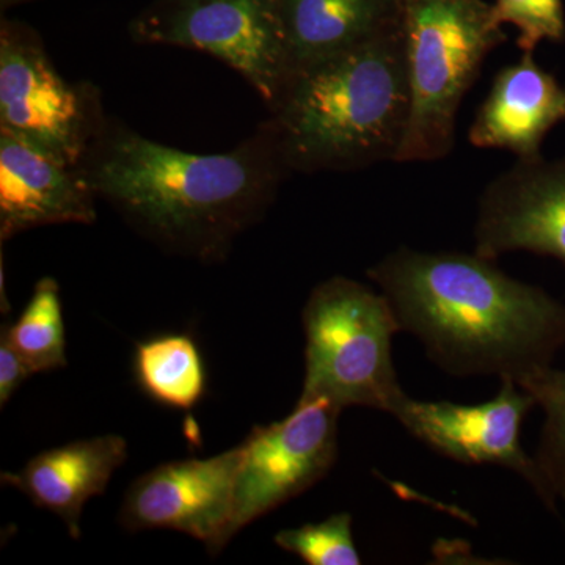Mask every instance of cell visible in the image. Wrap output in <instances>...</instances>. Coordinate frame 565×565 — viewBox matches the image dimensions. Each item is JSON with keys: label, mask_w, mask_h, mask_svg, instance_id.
I'll use <instances>...</instances> for the list:
<instances>
[{"label": "cell", "mask_w": 565, "mask_h": 565, "mask_svg": "<svg viewBox=\"0 0 565 565\" xmlns=\"http://www.w3.org/2000/svg\"><path fill=\"white\" fill-rule=\"evenodd\" d=\"M341 412L329 401L299 399L286 418L252 430L234 489L232 537L330 473Z\"/></svg>", "instance_id": "8"}, {"label": "cell", "mask_w": 565, "mask_h": 565, "mask_svg": "<svg viewBox=\"0 0 565 565\" xmlns=\"http://www.w3.org/2000/svg\"><path fill=\"white\" fill-rule=\"evenodd\" d=\"M492 7L501 25L512 24L519 31L522 52H534L542 41L565 40L563 0H494Z\"/></svg>", "instance_id": "20"}, {"label": "cell", "mask_w": 565, "mask_h": 565, "mask_svg": "<svg viewBox=\"0 0 565 565\" xmlns=\"http://www.w3.org/2000/svg\"><path fill=\"white\" fill-rule=\"evenodd\" d=\"M565 120V87L533 52L504 66L468 131L476 148H500L520 161L539 158L546 134Z\"/></svg>", "instance_id": "13"}, {"label": "cell", "mask_w": 565, "mask_h": 565, "mask_svg": "<svg viewBox=\"0 0 565 565\" xmlns=\"http://www.w3.org/2000/svg\"><path fill=\"white\" fill-rule=\"evenodd\" d=\"M243 445L210 459L173 460L129 486L118 522L129 533L172 530L196 539L212 555L232 541L234 489Z\"/></svg>", "instance_id": "9"}, {"label": "cell", "mask_w": 565, "mask_h": 565, "mask_svg": "<svg viewBox=\"0 0 565 565\" xmlns=\"http://www.w3.org/2000/svg\"><path fill=\"white\" fill-rule=\"evenodd\" d=\"M445 373L498 375L519 384L552 366L565 345V305L539 286L467 253L401 247L367 270Z\"/></svg>", "instance_id": "2"}, {"label": "cell", "mask_w": 565, "mask_h": 565, "mask_svg": "<svg viewBox=\"0 0 565 565\" xmlns=\"http://www.w3.org/2000/svg\"><path fill=\"white\" fill-rule=\"evenodd\" d=\"M140 44L206 52L270 107L291 76L277 0H154L129 24Z\"/></svg>", "instance_id": "7"}, {"label": "cell", "mask_w": 565, "mask_h": 565, "mask_svg": "<svg viewBox=\"0 0 565 565\" xmlns=\"http://www.w3.org/2000/svg\"><path fill=\"white\" fill-rule=\"evenodd\" d=\"M35 2V0H0V9L2 11L11 9V7L22 6V3Z\"/></svg>", "instance_id": "22"}, {"label": "cell", "mask_w": 565, "mask_h": 565, "mask_svg": "<svg viewBox=\"0 0 565 565\" xmlns=\"http://www.w3.org/2000/svg\"><path fill=\"white\" fill-rule=\"evenodd\" d=\"M102 93L58 74L40 33L25 22H0V131L55 161L79 167L99 132Z\"/></svg>", "instance_id": "6"}, {"label": "cell", "mask_w": 565, "mask_h": 565, "mask_svg": "<svg viewBox=\"0 0 565 565\" xmlns=\"http://www.w3.org/2000/svg\"><path fill=\"white\" fill-rule=\"evenodd\" d=\"M277 7L291 74L401 28L404 17L403 0H277Z\"/></svg>", "instance_id": "15"}, {"label": "cell", "mask_w": 565, "mask_h": 565, "mask_svg": "<svg viewBox=\"0 0 565 565\" xmlns=\"http://www.w3.org/2000/svg\"><path fill=\"white\" fill-rule=\"evenodd\" d=\"M544 411L545 422L534 460L544 484V503L556 512V500L565 501V371L553 366L526 375L519 382Z\"/></svg>", "instance_id": "18"}, {"label": "cell", "mask_w": 565, "mask_h": 565, "mask_svg": "<svg viewBox=\"0 0 565 565\" xmlns=\"http://www.w3.org/2000/svg\"><path fill=\"white\" fill-rule=\"evenodd\" d=\"M96 196L79 167L66 166L0 131V241L40 226L92 225Z\"/></svg>", "instance_id": "12"}, {"label": "cell", "mask_w": 565, "mask_h": 565, "mask_svg": "<svg viewBox=\"0 0 565 565\" xmlns=\"http://www.w3.org/2000/svg\"><path fill=\"white\" fill-rule=\"evenodd\" d=\"M411 114L404 25L291 74L270 107L292 173L394 161Z\"/></svg>", "instance_id": "3"}, {"label": "cell", "mask_w": 565, "mask_h": 565, "mask_svg": "<svg viewBox=\"0 0 565 565\" xmlns=\"http://www.w3.org/2000/svg\"><path fill=\"white\" fill-rule=\"evenodd\" d=\"M79 169L98 200L141 236L204 263L228 255L292 173L267 120L232 151L196 154L147 139L115 117L106 118Z\"/></svg>", "instance_id": "1"}, {"label": "cell", "mask_w": 565, "mask_h": 565, "mask_svg": "<svg viewBox=\"0 0 565 565\" xmlns=\"http://www.w3.org/2000/svg\"><path fill=\"white\" fill-rule=\"evenodd\" d=\"M275 545L310 565H360L362 556L352 535V515L338 512L319 523L281 530Z\"/></svg>", "instance_id": "19"}, {"label": "cell", "mask_w": 565, "mask_h": 565, "mask_svg": "<svg viewBox=\"0 0 565 565\" xmlns=\"http://www.w3.org/2000/svg\"><path fill=\"white\" fill-rule=\"evenodd\" d=\"M134 377L148 397L174 411H191L206 392L202 353L184 333L159 334L137 344Z\"/></svg>", "instance_id": "16"}, {"label": "cell", "mask_w": 565, "mask_h": 565, "mask_svg": "<svg viewBox=\"0 0 565 565\" xmlns=\"http://www.w3.org/2000/svg\"><path fill=\"white\" fill-rule=\"evenodd\" d=\"M511 252L552 256L565 266V158L516 161L487 185L475 253L497 262Z\"/></svg>", "instance_id": "11"}, {"label": "cell", "mask_w": 565, "mask_h": 565, "mask_svg": "<svg viewBox=\"0 0 565 565\" xmlns=\"http://www.w3.org/2000/svg\"><path fill=\"white\" fill-rule=\"evenodd\" d=\"M32 375L28 364L11 345L6 333L0 332V407L9 404L13 394Z\"/></svg>", "instance_id": "21"}, {"label": "cell", "mask_w": 565, "mask_h": 565, "mask_svg": "<svg viewBox=\"0 0 565 565\" xmlns=\"http://www.w3.org/2000/svg\"><path fill=\"white\" fill-rule=\"evenodd\" d=\"M403 2L411 114L394 162L438 161L455 147L457 110L505 33L484 0Z\"/></svg>", "instance_id": "4"}, {"label": "cell", "mask_w": 565, "mask_h": 565, "mask_svg": "<svg viewBox=\"0 0 565 565\" xmlns=\"http://www.w3.org/2000/svg\"><path fill=\"white\" fill-rule=\"evenodd\" d=\"M126 459L128 444L121 435H98L46 449L21 470L3 471L2 484L14 487L36 508L57 515L71 537L79 539L85 504L106 492Z\"/></svg>", "instance_id": "14"}, {"label": "cell", "mask_w": 565, "mask_h": 565, "mask_svg": "<svg viewBox=\"0 0 565 565\" xmlns=\"http://www.w3.org/2000/svg\"><path fill=\"white\" fill-rule=\"evenodd\" d=\"M2 332L32 374L65 367L68 359L58 282L51 277L41 278L20 318L6 323Z\"/></svg>", "instance_id": "17"}, {"label": "cell", "mask_w": 565, "mask_h": 565, "mask_svg": "<svg viewBox=\"0 0 565 565\" xmlns=\"http://www.w3.org/2000/svg\"><path fill=\"white\" fill-rule=\"evenodd\" d=\"M534 407V397L526 390L514 379L503 377L500 392L487 403H426L407 396L393 416L438 455L465 465L508 468L522 476L544 501L537 465L520 441L523 423Z\"/></svg>", "instance_id": "10"}, {"label": "cell", "mask_w": 565, "mask_h": 565, "mask_svg": "<svg viewBox=\"0 0 565 565\" xmlns=\"http://www.w3.org/2000/svg\"><path fill=\"white\" fill-rule=\"evenodd\" d=\"M305 379L300 401L394 415L407 394L394 367L393 337L403 332L384 294L332 277L319 282L302 313Z\"/></svg>", "instance_id": "5"}]
</instances>
